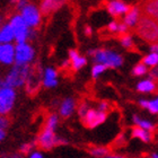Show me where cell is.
I'll return each instance as SVG.
<instances>
[{
    "mask_svg": "<svg viewBox=\"0 0 158 158\" xmlns=\"http://www.w3.org/2000/svg\"><path fill=\"white\" fill-rule=\"evenodd\" d=\"M135 32L146 42L152 43V45L158 44V23L148 15H140Z\"/></svg>",
    "mask_w": 158,
    "mask_h": 158,
    "instance_id": "1",
    "label": "cell"
},
{
    "mask_svg": "<svg viewBox=\"0 0 158 158\" xmlns=\"http://www.w3.org/2000/svg\"><path fill=\"white\" fill-rule=\"evenodd\" d=\"M31 67L28 64H19L15 63L13 69L10 70L1 82V87H10V88H16L19 86L26 84L27 79L30 77L31 73Z\"/></svg>",
    "mask_w": 158,
    "mask_h": 158,
    "instance_id": "2",
    "label": "cell"
},
{
    "mask_svg": "<svg viewBox=\"0 0 158 158\" xmlns=\"http://www.w3.org/2000/svg\"><path fill=\"white\" fill-rule=\"evenodd\" d=\"M89 54L93 56V59L95 62L99 64H104L107 68H118L123 63V58L118 56V53L109 51V50H95V51H89Z\"/></svg>",
    "mask_w": 158,
    "mask_h": 158,
    "instance_id": "3",
    "label": "cell"
},
{
    "mask_svg": "<svg viewBox=\"0 0 158 158\" xmlns=\"http://www.w3.org/2000/svg\"><path fill=\"white\" fill-rule=\"evenodd\" d=\"M35 142H36V145L39 146L40 148L43 149V150H51L56 146L68 143V140L61 138V137H58L56 135V132L52 131V130L44 128L42 130V132L39 135Z\"/></svg>",
    "mask_w": 158,
    "mask_h": 158,
    "instance_id": "4",
    "label": "cell"
},
{
    "mask_svg": "<svg viewBox=\"0 0 158 158\" xmlns=\"http://www.w3.org/2000/svg\"><path fill=\"white\" fill-rule=\"evenodd\" d=\"M16 99L15 89L10 87H1L0 89V113L2 116L9 114Z\"/></svg>",
    "mask_w": 158,
    "mask_h": 158,
    "instance_id": "5",
    "label": "cell"
},
{
    "mask_svg": "<svg viewBox=\"0 0 158 158\" xmlns=\"http://www.w3.org/2000/svg\"><path fill=\"white\" fill-rule=\"evenodd\" d=\"M107 118V113L101 112L97 109H90L86 116L82 118V123L88 129H95L103 124Z\"/></svg>",
    "mask_w": 158,
    "mask_h": 158,
    "instance_id": "6",
    "label": "cell"
},
{
    "mask_svg": "<svg viewBox=\"0 0 158 158\" xmlns=\"http://www.w3.org/2000/svg\"><path fill=\"white\" fill-rule=\"evenodd\" d=\"M10 25L15 32V39L18 44H24L28 32H27V24L22 16H15L10 22Z\"/></svg>",
    "mask_w": 158,
    "mask_h": 158,
    "instance_id": "7",
    "label": "cell"
},
{
    "mask_svg": "<svg viewBox=\"0 0 158 158\" xmlns=\"http://www.w3.org/2000/svg\"><path fill=\"white\" fill-rule=\"evenodd\" d=\"M16 54H15V63L19 64H28L31 60L33 59L34 51L30 45L27 44H17L16 46Z\"/></svg>",
    "mask_w": 158,
    "mask_h": 158,
    "instance_id": "8",
    "label": "cell"
},
{
    "mask_svg": "<svg viewBox=\"0 0 158 158\" xmlns=\"http://www.w3.org/2000/svg\"><path fill=\"white\" fill-rule=\"evenodd\" d=\"M22 17L24 18L27 26H37L40 24V13L36 7L27 5L22 10Z\"/></svg>",
    "mask_w": 158,
    "mask_h": 158,
    "instance_id": "9",
    "label": "cell"
},
{
    "mask_svg": "<svg viewBox=\"0 0 158 158\" xmlns=\"http://www.w3.org/2000/svg\"><path fill=\"white\" fill-rule=\"evenodd\" d=\"M76 109L77 103L75 99L71 98V97L64 98L59 106V115L63 118H68L75 113V110Z\"/></svg>",
    "mask_w": 158,
    "mask_h": 158,
    "instance_id": "10",
    "label": "cell"
},
{
    "mask_svg": "<svg viewBox=\"0 0 158 158\" xmlns=\"http://www.w3.org/2000/svg\"><path fill=\"white\" fill-rule=\"evenodd\" d=\"M66 0H41V7L40 11L43 16H49L50 14L59 9L60 7L64 3Z\"/></svg>",
    "mask_w": 158,
    "mask_h": 158,
    "instance_id": "11",
    "label": "cell"
},
{
    "mask_svg": "<svg viewBox=\"0 0 158 158\" xmlns=\"http://www.w3.org/2000/svg\"><path fill=\"white\" fill-rule=\"evenodd\" d=\"M16 50L14 49L13 45L10 44H2L0 46V60L5 64H10L15 60Z\"/></svg>",
    "mask_w": 158,
    "mask_h": 158,
    "instance_id": "12",
    "label": "cell"
},
{
    "mask_svg": "<svg viewBox=\"0 0 158 158\" xmlns=\"http://www.w3.org/2000/svg\"><path fill=\"white\" fill-rule=\"evenodd\" d=\"M131 137L132 138L139 139L140 141L145 142V143H148V142H150L152 140V132L143 130V129L135 127V125L131 129Z\"/></svg>",
    "mask_w": 158,
    "mask_h": 158,
    "instance_id": "13",
    "label": "cell"
},
{
    "mask_svg": "<svg viewBox=\"0 0 158 158\" xmlns=\"http://www.w3.org/2000/svg\"><path fill=\"white\" fill-rule=\"evenodd\" d=\"M107 10H109L110 13L112 14L113 16H115L118 18V16L120 14L122 13H128L129 10H130V7L124 5L123 2L121 1H112V2H109L107 3V6H106Z\"/></svg>",
    "mask_w": 158,
    "mask_h": 158,
    "instance_id": "14",
    "label": "cell"
},
{
    "mask_svg": "<svg viewBox=\"0 0 158 158\" xmlns=\"http://www.w3.org/2000/svg\"><path fill=\"white\" fill-rule=\"evenodd\" d=\"M132 122H133V124H135V127H139V128H141V129H143V130H147V131H150V132L154 131L156 128L155 124H154L152 121H149L147 118H142L141 116L137 115V114H135V115L132 116Z\"/></svg>",
    "mask_w": 158,
    "mask_h": 158,
    "instance_id": "15",
    "label": "cell"
},
{
    "mask_svg": "<svg viewBox=\"0 0 158 158\" xmlns=\"http://www.w3.org/2000/svg\"><path fill=\"white\" fill-rule=\"evenodd\" d=\"M56 76L58 73L54 69H51V68H48V69L44 71V78H43V85L45 87H54V86L58 85V80H56Z\"/></svg>",
    "mask_w": 158,
    "mask_h": 158,
    "instance_id": "16",
    "label": "cell"
},
{
    "mask_svg": "<svg viewBox=\"0 0 158 158\" xmlns=\"http://www.w3.org/2000/svg\"><path fill=\"white\" fill-rule=\"evenodd\" d=\"M139 17H140V10L138 8H135V7H130V10L125 14V18H124L127 26L132 27L135 26V25H137Z\"/></svg>",
    "mask_w": 158,
    "mask_h": 158,
    "instance_id": "17",
    "label": "cell"
},
{
    "mask_svg": "<svg viewBox=\"0 0 158 158\" xmlns=\"http://www.w3.org/2000/svg\"><path fill=\"white\" fill-rule=\"evenodd\" d=\"M142 10L146 15L158 19V0H150L146 2L142 7Z\"/></svg>",
    "mask_w": 158,
    "mask_h": 158,
    "instance_id": "18",
    "label": "cell"
},
{
    "mask_svg": "<svg viewBox=\"0 0 158 158\" xmlns=\"http://www.w3.org/2000/svg\"><path fill=\"white\" fill-rule=\"evenodd\" d=\"M157 88L156 82L152 79H147V80H142L137 85V90L140 93H152L155 92Z\"/></svg>",
    "mask_w": 158,
    "mask_h": 158,
    "instance_id": "19",
    "label": "cell"
},
{
    "mask_svg": "<svg viewBox=\"0 0 158 158\" xmlns=\"http://www.w3.org/2000/svg\"><path fill=\"white\" fill-rule=\"evenodd\" d=\"M15 37V32L11 25H7L1 30V35H0V41L2 43H8Z\"/></svg>",
    "mask_w": 158,
    "mask_h": 158,
    "instance_id": "20",
    "label": "cell"
},
{
    "mask_svg": "<svg viewBox=\"0 0 158 158\" xmlns=\"http://www.w3.org/2000/svg\"><path fill=\"white\" fill-rule=\"evenodd\" d=\"M89 154L93 158H104L110 155V149L106 147H92Z\"/></svg>",
    "mask_w": 158,
    "mask_h": 158,
    "instance_id": "21",
    "label": "cell"
},
{
    "mask_svg": "<svg viewBox=\"0 0 158 158\" xmlns=\"http://www.w3.org/2000/svg\"><path fill=\"white\" fill-rule=\"evenodd\" d=\"M58 124H59V118L56 114H50L48 116L45 121V129H49V130H52V131H56V129L58 128Z\"/></svg>",
    "mask_w": 158,
    "mask_h": 158,
    "instance_id": "22",
    "label": "cell"
},
{
    "mask_svg": "<svg viewBox=\"0 0 158 158\" xmlns=\"http://www.w3.org/2000/svg\"><path fill=\"white\" fill-rule=\"evenodd\" d=\"M141 62L145 63L146 66L156 67L158 64V53H152V54L145 56Z\"/></svg>",
    "mask_w": 158,
    "mask_h": 158,
    "instance_id": "23",
    "label": "cell"
},
{
    "mask_svg": "<svg viewBox=\"0 0 158 158\" xmlns=\"http://www.w3.org/2000/svg\"><path fill=\"white\" fill-rule=\"evenodd\" d=\"M70 62H71V68H73V71H77V70H79L80 68H82L86 64V59L82 58V56H78L75 59L70 60Z\"/></svg>",
    "mask_w": 158,
    "mask_h": 158,
    "instance_id": "24",
    "label": "cell"
},
{
    "mask_svg": "<svg viewBox=\"0 0 158 158\" xmlns=\"http://www.w3.org/2000/svg\"><path fill=\"white\" fill-rule=\"evenodd\" d=\"M35 145H36V142H25V143H23L19 148L20 154L22 155H30L31 152H33L32 150H33Z\"/></svg>",
    "mask_w": 158,
    "mask_h": 158,
    "instance_id": "25",
    "label": "cell"
},
{
    "mask_svg": "<svg viewBox=\"0 0 158 158\" xmlns=\"http://www.w3.org/2000/svg\"><path fill=\"white\" fill-rule=\"evenodd\" d=\"M89 106H88V104L86 102H81L80 104H79L78 106H77V113H78V115H79V118H84L86 116V114L88 113V111H89Z\"/></svg>",
    "mask_w": 158,
    "mask_h": 158,
    "instance_id": "26",
    "label": "cell"
},
{
    "mask_svg": "<svg viewBox=\"0 0 158 158\" xmlns=\"http://www.w3.org/2000/svg\"><path fill=\"white\" fill-rule=\"evenodd\" d=\"M147 71H148V70H147V66H146L145 63L140 62L133 68L132 73H133L135 76H142V75H145Z\"/></svg>",
    "mask_w": 158,
    "mask_h": 158,
    "instance_id": "27",
    "label": "cell"
},
{
    "mask_svg": "<svg viewBox=\"0 0 158 158\" xmlns=\"http://www.w3.org/2000/svg\"><path fill=\"white\" fill-rule=\"evenodd\" d=\"M147 110H148L152 114H158V96L156 98L152 99V101H148Z\"/></svg>",
    "mask_w": 158,
    "mask_h": 158,
    "instance_id": "28",
    "label": "cell"
},
{
    "mask_svg": "<svg viewBox=\"0 0 158 158\" xmlns=\"http://www.w3.org/2000/svg\"><path fill=\"white\" fill-rule=\"evenodd\" d=\"M106 68H107V67L104 66V64H99V63L95 64V66L93 67V70H92L93 78H97V77H98L103 71H105Z\"/></svg>",
    "mask_w": 158,
    "mask_h": 158,
    "instance_id": "29",
    "label": "cell"
},
{
    "mask_svg": "<svg viewBox=\"0 0 158 158\" xmlns=\"http://www.w3.org/2000/svg\"><path fill=\"white\" fill-rule=\"evenodd\" d=\"M9 127V118L7 116H1L0 118V130H6Z\"/></svg>",
    "mask_w": 158,
    "mask_h": 158,
    "instance_id": "30",
    "label": "cell"
},
{
    "mask_svg": "<svg viewBox=\"0 0 158 158\" xmlns=\"http://www.w3.org/2000/svg\"><path fill=\"white\" fill-rule=\"evenodd\" d=\"M97 110L101 111V112L107 113L110 110V104L107 102H101L98 103V106H97Z\"/></svg>",
    "mask_w": 158,
    "mask_h": 158,
    "instance_id": "31",
    "label": "cell"
},
{
    "mask_svg": "<svg viewBox=\"0 0 158 158\" xmlns=\"http://www.w3.org/2000/svg\"><path fill=\"white\" fill-rule=\"evenodd\" d=\"M158 78V67H155L154 69L150 71V79H157Z\"/></svg>",
    "mask_w": 158,
    "mask_h": 158,
    "instance_id": "32",
    "label": "cell"
},
{
    "mask_svg": "<svg viewBox=\"0 0 158 158\" xmlns=\"http://www.w3.org/2000/svg\"><path fill=\"white\" fill-rule=\"evenodd\" d=\"M107 28H109V31H111V32H115L116 30H118V25L115 23V22H112V23L109 25Z\"/></svg>",
    "mask_w": 158,
    "mask_h": 158,
    "instance_id": "33",
    "label": "cell"
},
{
    "mask_svg": "<svg viewBox=\"0 0 158 158\" xmlns=\"http://www.w3.org/2000/svg\"><path fill=\"white\" fill-rule=\"evenodd\" d=\"M28 158H44L42 155V152H31L30 154V157Z\"/></svg>",
    "mask_w": 158,
    "mask_h": 158,
    "instance_id": "34",
    "label": "cell"
},
{
    "mask_svg": "<svg viewBox=\"0 0 158 158\" xmlns=\"http://www.w3.org/2000/svg\"><path fill=\"white\" fill-rule=\"evenodd\" d=\"M8 158H23V155L20 152H15V154H10Z\"/></svg>",
    "mask_w": 158,
    "mask_h": 158,
    "instance_id": "35",
    "label": "cell"
},
{
    "mask_svg": "<svg viewBox=\"0 0 158 158\" xmlns=\"http://www.w3.org/2000/svg\"><path fill=\"white\" fill-rule=\"evenodd\" d=\"M104 158H125L124 156L122 155H115V154H110L109 156H106V157Z\"/></svg>",
    "mask_w": 158,
    "mask_h": 158,
    "instance_id": "36",
    "label": "cell"
},
{
    "mask_svg": "<svg viewBox=\"0 0 158 158\" xmlns=\"http://www.w3.org/2000/svg\"><path fill=\"white\" fill-rule=\"evenodd\" d=\"M6 138V130H0V140L2 141Z\"/></svg>",
    "mask_w": 158,
    "mask_h": 158,
    "instance_id": "37",
    "label": "cell"
},
{
    "mask_svg": "<svg viewBox=\"0 0 158 158\" xmlns=\"http://www.w3.org/2000/svg\"><path fill=\"white\" fill-rule=\"evenodd\" d=\"M152 53H158V44H154V45H152Z\"/></svg>",
    "mask_w": 158,
    "mask_h": 158,
    "instance_id": "38",
    "label": "cell"
},
{
    "mask_svg": "<svg viewBox=\"0 0 158 158\" xmlns=\"http://www.w3.org/2000/svg\"><path fill=\"white\" fill-rule=\"evenodd\" d=\"M85 32H86V35H87V36H90V35H92V30H90V27L89 26L85 27Z\"/></svg>",
    "mask_w": 158,
    "mask_h": 158,
    "instance_id": "39",
    "label": "cell"
},
{
    "mask_svg": "<svg viewBox=\"0 0 158 158\" xmlns=\"http://www.w3.org/2000/svg\"><path fill=\"white\" fill-rule=\"evenodd\" d=\"M149 158H158V152H152Z\"/></svg>",
    "mask_w": 158,
    "mask_h": 158,
    "instance_id": "40",
    "label": "cell"
},
{
    "mask_svg": "<svg viewBox=\"0 0 158 158\" xmlns=\"http://www.w3.org/2000/svg\"><path fill=\"white\" fill-rule=\"evenodd\" d=\"M14 1H18V2H19V1H20V0H14Z\"/></svg>",
    "mask_w": 158,
    "mask_h": 158,
    "instance_id": "41",
    "label": "cell"
},
{
    "mask_svg": "<svg viewBox=\"0 0 158 158\" xmlns=\"http://www.w3.org/2000/svg\"><path fill=\"white\" fill-rule=\"evenodd\" d=\"M92 158H93V157H92Z\"/></svg>",
    "mask_w": 158,
    "mask_h": 158,
    "instance_id": "42",
    "label": "cell"
}]
</instances>
